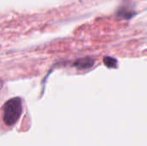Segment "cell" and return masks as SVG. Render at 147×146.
I'll list each match as a JSON object with an SVG mask.
<instances>
[{
  "label": "cell",
  "instance_id": "6da1fadb",
  "mask_svg": "<svg viewBox=\"0 0 147 146\" xmlns=\"http://www.w3.org/2000/svg\"><path fill=\"white\" fill-rule=\"evenodd\" d=\"M22 112V100L19 97H15L9 100L3 106V122L6 126L15 125Z\"/></svg>",
  "mask_w": 147,
  "mask_h": 146
},
{
  "label": "cell",
  "instance_id": "7a4b0ae2",
  "mask_svg": "<svg viewBox=\"0 0 147 146\" xmlns=\"http://www.w3.org/2000/svg\"><path fill=\"white\" fill-rule=\"evenodd\" d=\"M93 65H94V59L87 57V58H84L76 61L74 64V66H76L78 70H86V69L90 68Z\"/></svg>",
  "mask_w": 147,
  "mask_h": 146
},
{
  "label": "cell",
  "instance_id": "3957f363",
  "mask_svg": "<svg viewBox=\"0 0 147 146\" xmlns=\"http://www.w3.org/2000/svg\"><path fill=\"white\" fill-rule=\"evenodd\" d=\"M103 62L105 65H107L109 68H115L117 65V60L111 57H105L103 59Z\"/></svg>",
  "mask_w": 147,
  "mask_h": 146
},
{
  "label": "cell",
  "instance_id": "277c9868",
  "mask_svg": "<svg viewBox=\"0 0 147 146\" xmlns=\"http://www.w3.org/2000/svg\"><path fill=\"white\" fill-rule=\"evenodd\" d=\"M2 86H3V83H2V81L0 80V89L2 88Z\"/></svg>",
  "mask_w": 147,
  "mask_h": 146
}]
</instances>
